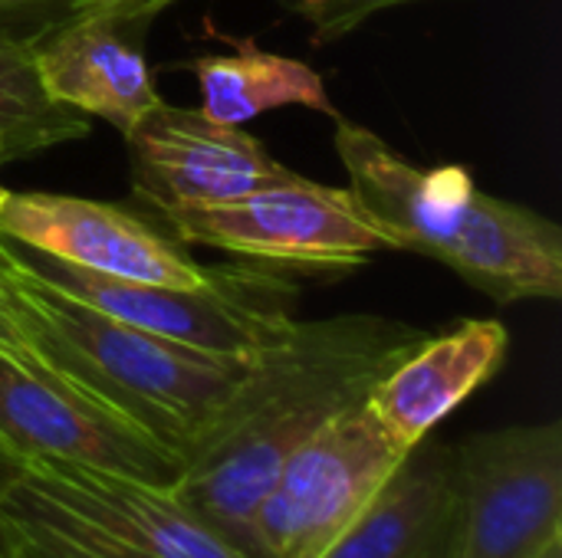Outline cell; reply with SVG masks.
Returning a JSON list of instances; mask_svg holds the SVG:
<instances>
[{
	"label": "cell",
	"mask_w": 562,
	"mask_h": 558,
	"mask_svg": "<svg viewBox=\"0 0 562 558\" xmlns=\"http://www.w3.org/2000/svg\"><path fill=\"white\" fill-rule=\"evenodd\" d=\"M451 526L454 447L422 441L319 558H448Z\"/></svg>",
	"instance_id": "5bb4252c"
},
{
	"label": "cell",
	"mask_w": 562,
	"mask_h": 558,
	"mask_svg": "<svg viewBox=\"0 0 562 558\" xmlns=\"http://www.w3.org/2000/svg\"><path fill=\"white\" fill-rule=\"evenodd\" d=\"M562 539V424L471 434L454 447L448 558H540Z\"/></svg>",
	"instance_id": "ba28073f"
},
{
	"label": "cell",
	"mask_w": 562,
	"mask_h": 558,
	"mask_svg": "<svg viewBox=\"0 0 562 558\" xmlns=\"http://www.w3.org/2000/svg\"><path fill=\"white\" fill-rule=\"evenodd\" d=\"M7 247L23 270L72 299L201 352L257 358L296 322L293 306L300 286L270 266H211L204 286H155L99 276L13 240H7Z\"/></svg>",
	"instance_id": "5b68a950"
},
{
	"label": "cell",
	"mask_w": 562,
	"mask_h": 558,
	"mask_svg": "<svg viewBox=\"0 0 562 558\" xmlns=\"http://www.w3.org/2000/svg\"><path fill=\"white\" fill-rule=\"evenodd\" d=\"M428 332L375 312L296 319L244 378L184 454L175 497L250 556L254 513L280 467Z\"/></svg>",
	"instance_id": "6da1fadb"
},
{
	"label": "cell",
	"mask_w": 562,
	"mask_h": 558,
	"mask_svg": "<svg viewBox=\"0 0 562 558\" xmlns=\"http://www.w3.org/2000/svg\"><path fill=\"white\" fill-rule=\"evenodd\" d=\"M3 520L10 558H250L171 487L63 460H20Z\"/></svg>",
	"instance_id": "277c9868"
},
{
	"label": "cell",
	"mask_w": 562,
	"mask_h": 558,
	"mask_svg": "<svg viewBox=\"0 0 562 558\" xmlns=\"http://www.w3.org/2000/svg\"><path fill=\"white\" fill-rule=\"evenodd\" d=\"M10 270H13V257H10V247L7 240L0 237V349H10V352H30L16 319H13V309H10V296H7V283H10ZM33 355V352H30Z\"/></svg>",
	"instance_id": "d6986e66"
},
{
	"label": "cell",
	"mask_w": 562,
	"mask_h": 558,
	"mask_svg": "<svg viewBox=\"0 0 562 558\" xmlns=\"http://www.w3.org/2000/svg\"><path fill=\"white\" fill-rule=\"evenodd\" d=\"M168 3H175V0H168Z\"/></svg>",
	"instance_id": "603a6c76"
},
{
	"label": "cell",
	"mask_w": 562,
	"mask_h": 558,
	"mask_svg": "<svg viewBox=\"0 0 562 558\" xmlns=\"http://www.w3.org/2000/svg\"><path fill=\"white\" fill-rule=\"evenodd\" d=\"M510 332L497 319H468L445 335H425L366 395L385 434L412 451L507 362Z\"/></svg>",
	"instance_id": "4fadbf2b"
},
{
	"label": "cell",
	"mask_w": 562,
	"mask_h": 558,
	"mask_svg": "<svg viewBox=\"0 0 562 558\" xmlns=\"http://www.w3.org/2000/svg\"><path fill=\"white\" fill-rule=\"evenodd\" d=\"M0 132L10 135L23 155L89 135V115L46 95L30 43L13 36H0Z\"/></svg>",
	"instance_id": "2e32d148"
},
{
	"label": "cell",
	"mask_w": 562,
	"mask_h": 558,
	"mask_svg": "<svg viewBox=\"0 0 562 558\" xmlns=\"http://www.w3.org/2000/svg\"><path fill=\"white\" fill-rule=\"evenodd\" d=\"M112 3H138L151 13H161L171 7L168 0H0V36L26 39L33 43L56 23L95 10V7H112Z\"/></svg>",
	"instance_id": "e0dca14e"
},
{
	"label": "cell",
	"mask_w": 562,
	"mask_h": 558,
	"mask_svg": "<svg viewBox=\"0 0 562 558\" xmlns=\"http://www.w3.org/2000/svg\"><path fill=\"white\" fill-rule=\"evenodd\" d=\"M7 296L36 358L181 457L250 365V358L201 352L79 303L23 270L16 257Z\"/></svg>",
	"instance_id": "3957f363"
},
{
	"label": "cell",
	"mask_w": 562,
	"mask_h": 558,
	"mask_svg": "<svg viewBox=\"0 0 562 558\" xmlns=\"http://www.w3.org/2000/svg\"><path fill=\"white\" fill-rule=\"evenodd\" d=\"M128 148L135 197L151 210L231 201L296 174L244 128L217 125L201 109L168 102L142 118Z\"/></svg>",
	"instance_id": "7c38bea8"
},
{
	"label": "cell",
	"mask_w": 562,
	"mask_h": 558,
	"mask_svg": "<svg viewBox=\"0 0 562 558\" xmlns=\"http://www.w3.org/2000/svg\"><path fill=\"white\" fill-rule=\"evenodd\" d=\"M540 558H562V539H557V543H550L547 549H543V556Z\"/></svg>",
	"instance_id": "7402d4cb"
},
{
	"label": "cell",
	"mask_w": 562,
	"mask_h": 558,
	"mask_svg": "<svg viewBox=\"0 0 562 558\" xmlns=\"http://www.w3.org/2000/svg\"><path fill=\"white\" fill-rule=\"evenodd\" d=\"M405 457L366 401L346 408L280 467L250 523V558H319Z\"/></svg>",
	"instance_id": "52a82bcc"
},
{
	"label": "cell",
	"mask_w": 562,
	"mask_h": 558,
	"mask_svg": "<svg viewBox=\"0 0 562 558\" xmlns=\"http://www.w3.org/2000/svg\"><path fill=\"white\" fill-rule=\"evenodd\" d=\"M0 237L69 266L155 286H204L211 266L142 214L69 194L3 191Z\"/></svg>",
	"instance_id": "30bf717a"
},
{
	"label": "cell",
	"mask_w": 562,
	"mask_h": 558,
	"mask_svg": "<svg viewBox=\"0 0 562 558\" xmlns=\"http://www.w3.org/2000/svg\"><path fill=\"white\" fill-rule=\"evenodd\" d=\"M277 3L310 26V39L316 46H326L356 33L375 13L405 3H422V0H277Z\"/></svg>",
	"instance_id": "ac0fdd59"
},
{
	"label": "cell",
	"mask_w": 562,
	"mask_h": 558,
	"mask_svg": "<svg viewBox=\"0 0 562 558\" xmlns=\"http://www.w3.org/2000/svg\"><path fill=\"white\" fill-rule=\"evenodd\" d=\"M20 158H26V155L20 151V145H16L10 135H3V132H0V168H3L7 161H20ZM3 191H7V187L0 184V197H3Z\"/></svg>",
	"instance_id": "44dd1931"
},
{
	"label": "cell",
	"mask_w": 562,
	"mask_h": 558,
	"mask_svg": "<svg viewBox=\"0 0 562 558\" xmlns=\"http://www.w3.org/2000/svg\"><path fill=\"white\" fill-rule=\"evenodd\" d=\"M191 69L201 86V115L217 125L240 128L250 118L283 105H300L329 115L333 122L342 118L313 66L260 49L250 36L231 39V53L194 59Z\"/></svg>",
	"instance_id": "9a60e30c"
},
{
	"label": "cell",
	"mask_w": 562,
	"mask_h": 558,
	"mask_svg": "<svg viewBox=\"0 0 562 558\" xmlns=\"http://www.w3.org/2000/svg\"><path fill=\"white\" fill-rule=\"evenodd\" d=\"M155 13L138 3H112L76 13L30 43L46 95L89 118H102L132 138L161 102L142 46Z\"/></svg>",
	"instance_id": "8fae6325"
},
{
	"label": "cell",
	"mask_w": 562,
	"mask_h": 558,
	"mask_svg": "<svg viewBox=\"0 0 562 558\" xmlns=\"http://www.w3.org/2000/svg\"><path fill=\"white\" fill-rule=\"evenodd\" d=\"M16 464H20V457H13L10 451L0 447V558H10V536H7V520H3V490L10 483Z\"/></svg>",
	"instance_id": "ffe728a7"
},
{
	"label": "cell",
	"mask_w": 562,
	"mask_h": 558,
	"mask_svg": "<svg viewBox=\"0 0 562 558\" xmlns=\"http://www.w3.org/2000/svg\"><path fill=\"white\" fill-rule=\"evenodd\" d=\"M333 145L395 250L451 266L501 306L560 299L562 230L550 217L484 194L461 164L422 168L359 122L336 118Z\"/></svg>",
	"instance_id": "7a4b0ae2"
},
{
	"label": "cell",
	"mask_w": 562,
	"mask_h": 558,
	"mask_svg": "<svg viewBox=\"0 0 562 558\" xmlns=\"http://www.w3.org/2000/svg\"><path fill=\"white\" fill-rule=\"evenodd\" d=\"M0 447L175 487L184 457L30 352L0 349Z\"/></svg>",
	"instance_id": "9c48e42d"
},
{
	"label": "cell",
	"mask_w": 562,
	"mask_h": 558,
	"mask_svg": "<svg viewBox=\"0 0 562 558\" xmlns=\"http://www.w3.org/2000/svg\"><path fill=\"white\" fill-rule=\"evenodd\" d=\"M184 247H214L250 263L306 273H349L395 250L352 187H326L293 174L250 194L155 210Z\"/></svg>",
	"instance_id": "8992f818"
}]
</instances>
